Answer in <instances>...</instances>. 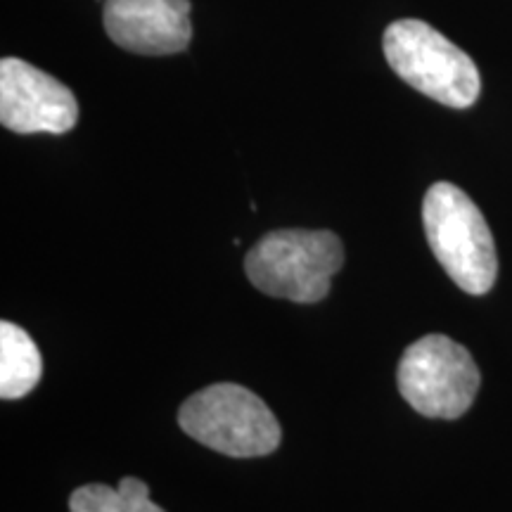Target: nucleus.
Returning a JSON list of instances; mask_svg holds the SVG:
<instances>
[{
  "label": "nucleus",
  "instance_id": "1",
  "mask_svg": "<svg viewBox=\"0 0 512 512\" xmlns=\"http://www.w3.org/2000/svg\"><path fill=\"white\" fill-rule=\"evenodd\" d=\"M344 264V245L332 230H273L249 249V283L268 297L316 304L330 294L332 275Z\"/></svg>",
  "mask_w": 512,
  "mask_h": 512
},
{
  "label": "nucleus",
  "instance_id": "6",
  "mask_svg": "<svg viewBox=\"0 0 512 512\" xmlns=\"http://www.w3.org/2000/svg\"><path fill=\"white\" fill-rule=\"evenodd\" d=\"M0 121L12 133L62 136L79 121V102L55 76L19 57L0 60Z\"/></svg>",
  "mask_w": 512,
  "mask_h": 512
},
{
  "label": "nucleus",
  "instance_id": "7",
  "mask_svg": "<svg viewBox=\"0 0 512 512\" xmlns=\"http://www.w3.org/2000/svg\"><path fill=\"white\" fill-rule=\"evenodd\" d=\"M190 10V0H105L102 22L128 53L174 55L192 38Z\"/></svg>",
  "mask_w": 512,
  "mask_h": 512
},
{
  "label": "nucleus",
  "instance_id": "5",
  "mask_svg": "<svg viewBox=\"0 0 512 512\" xmlns=\"http://www.w3.org/2000/svg\"><path fill=\"white\" fill-rule=\"evenodd\" d=\"M396 384L413 411L456 420L470 411L482 375L470 351L446 335H427L403 351Z\"/></svg>",
  "mask_w": 512,
  "mask_h": 512
},
{
  "label": "nucleus",
  "instance_id": "3",
  "mask_svg": "<svg viewBox=\"0 0 512 512\" xmlns=\"http://www.w3.org/2000/svg\"><path fill=\"white\" fill-rule=\"evenodd\" d=\"M382 48L396 76L427 98L453 110L477 102L482 91L477 64L422 19H396L389 24Z\"/></svg>",
  "mask_w": 512,
  "mask_h": 512
},
{
  "label": "nucleus",
  "instance_id": "4",
  "mask_svg": "<svg viewBox=\"0 0 512 512\" xmlns=\"http://www.w3.org/2000/svg\"><path fill=\"white\" fill-rule=\"evenodd\" d=\"M181 430L230 458H261L280 446V422L264 399L235 382H216L192 394L178 411Z\"/></svg>",
  "mask_w": 512,
  "mask_h": 512
},
{
  "label": "nucleus",
  "instance_id": "8",
  "mask_svg": "<svg viewBox=\"0 0 512 512\" xmlns=\"http://www.w3.org/2000/svg\"><path fill=\"white\" fill-rule=\"evenodd\" d=\"M43 375V358L36 342L19 325L0 323V396L15 401L34 392Z\"/></svg>",
  "mask_w": 512,
  "mask_h": 512
},
{
  "label": "nucleus",
  "instance_id": "2",
  "mask_svg": "<svg viewBox=\"0 0 512 512\" xmlns=\"http://www.w3.org/2000/svg\"><path fill=\"white\" fill-rule=\"evenodd\" d=\"M422 223L434 256L467 294H486L498 275L494 235L484 214L458 185L434 183L422 202Z\"/></svg>",
  "mask_w": 512,
  "mask_h": 512
},
{
  "label": "nucleus",
  "instance_id": "9",
  "mask_svg": "<svg viewBox=\"0 0 512 512\" xmlns=\"http://www.w3.org/2000/svg\"><path fill=\"white\" fill-rule=\"evenodd\" d=\"M69 512H166L150 501V486L138 477L119 479V486L86 484L69 496Z\"/></svg>",
  "mask_w": 512,
  "mask_h": 512
}]
</instances>
